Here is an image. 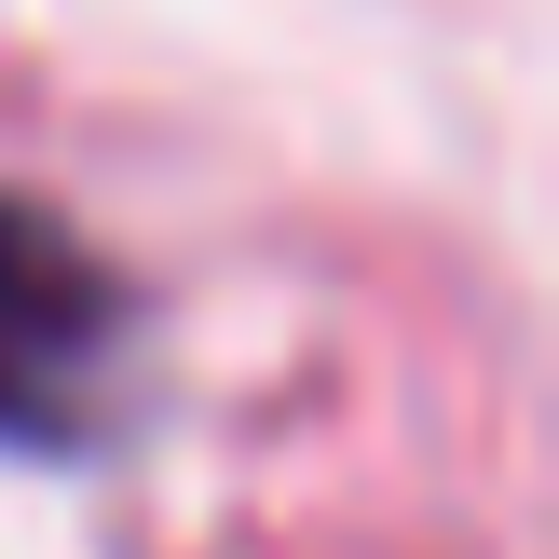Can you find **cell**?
I'll return each instance as SVG.
<instances>
[{"mask_svg": "<svg viewBox=\"0 0 559 559\" xmlns=\"http://www.w3.org/2000/svg\"><path fill=\"white\" fill-rule=\"evenodd\" d=\"M123 342H136V287L69 233L55 205L0 191V451H96L123 424Z\"/></svg>", "mask_w": 559, "mask_h": 559, "instance_id": "6da1fadb", "label": "cell"}]
</instances>
